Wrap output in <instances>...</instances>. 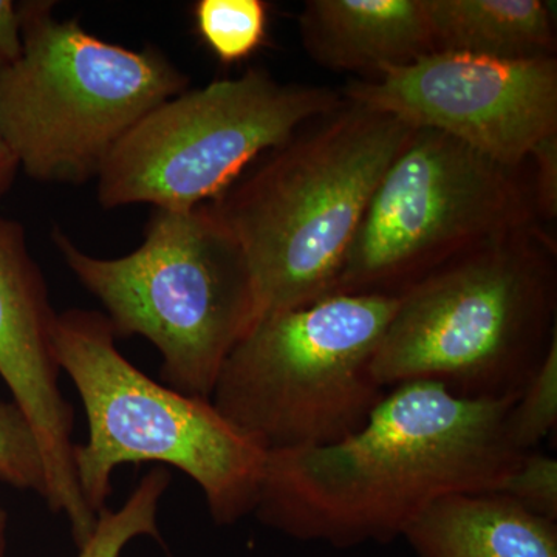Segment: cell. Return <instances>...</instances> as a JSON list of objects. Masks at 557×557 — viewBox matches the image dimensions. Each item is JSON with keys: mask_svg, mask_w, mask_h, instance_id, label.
<instances>
[{"mask_svg": "<svg viewBox=\"0 0 557 557\" xmlns=\"http://www.w3.org/2000/svg\"><path fill=\"white\" fill-rule=\"evenodd\" d=\"M557 424V338L553 339L525 387L515 399L507 417L509 443L519 453L539 449Z\"/></svg>", "mask_w": 557, "mask_h": 557, "instance_id": "17", "label": "cell"}, {"mask_svg": "<svg viewBox=\"0 0 557 557\" xmlns=\"http://www.w3.org/2000/svg\"><path fill=\"white\" fill-rule=\"evenodd\" d=\"M0 482L46 500L47 474L30 421L14 401L0 399Z\"/></svg>", "mask_w": 557, "mask_h": 557, "instance_id": "18", "label": "cell"}, {"mask_svg": "<svg viewBox=\"0 0 557 557\" xmlns=\"http://www.w3.org/2000/svg\"><path fill=\"white\" fill-rule=\"evenodd\" d=\"M403 537L417 557H557V522L498 493L442 498Z\"/></svg>", "mask_w": 557, "mask_h": 557, "instance_id": "13", "label": "cell"}, {"mask_svg": "<svg viewBox=\"0 0 557 557\" xmlns=\"http://www.w3.org/2000/svg\"><path fill=\"white\" fill-rule=\"evenodd\" d=\"M343 101L341 91L281 83L262 67L182 91L150 110L110 152L97 177L98 201L106 209L208 203Z\"/></svg>", "mask_w": 557, "mask_h": 557, "instance_id": "9", "label": "cell"}, {"mask_svg": "<svg viewBox=\"0 0 557 557\" xmlns=\"http://www.w3.org/2000/svg\"><path fill=\"white\" fill-rule=\"evenodd\" d=\"M299 35L317 64L368 79L437 51L424 0H309Z\"/></svg>", "mask_w": 557, "mask_h": 557, "instance_id": "12", "label": "cell"}, {"mask_svg": "<svg viewBox=\"0 0 557 557\" xmlns=\"http://www.w3.org/2000/svg\"><path fill=\"white\" fill-rule=\"evenodd\" d=\"M17 171H20V163L0 132V200L13 186Z\"/></svg>", "mask_w": 557, "mask_h": 557, "instance_id": "22", "label": "cell"}, {"mask_svg": "<svg viewBox=\"0 0 557 557\" xmlns=\"http://www.w3.org/2000/svg\"><path fill=\"white\" fill-rule=\"evenodd\" d=\"M531 189L541 223L557 218V134L539 141L531 150Z\"/></svg>", "mask_w": 557, "mask_h": 557, "instance_id": "20", "label": "cell"}, {"mask_svg": "<svg viewBox=\"0 0 557 557\" xmlns=\"http://www.w3.org/2000/svg\"><path fill=\"white\" fill-rule=\"evenodd\" d=\"M397 304L333 293L260 318L226 358L212 405L267 453L348 437L386 394L372 361Z\"/></svg>", "mask_w": 557, "mask_h": 557, "instance_id": "7", "label": "cell"}, {"mask_svg": "<svg viewBox=\"0 0 557 557\" xmlns=\"http://www.w3.org/2000/svg\"><path fill=\"white\" fill-rule=\"evenodd\" d=\"M536 228L523 166L413 129L373 193L335 293L399 296L469 249Z\"/></svg>", "mask_w": 557, "mask_h": 557, "instance_id": "8", "label": "cell"}, {"mask_svg": "<svg viewBox=\"0 0 557 557\" xmlns=\"http://www.w3.org/2000/svg\"><path fill=\"white\" fill-rule=\"evenodd\" d=\"M435 50L522 61L556 57L552 7L542 0H424Z\"/></svg>", "mask_w": 557, "mask_h": 557, "instance_id": "14", "label": "cell"}, {"mask_svg": "<svg viewBox=\"0 0 557 557\" xmlns=\"http://www.w3.org/2000/svg\"><path fill=\"white\" fill-rule=\"evenodd\" d=\"M51 240L100 300L116 338L148 339L166 386L211 399L226 358L258 319L244 249L211 203L153 208L143 244L121 258L91 256L60 228Z\"/></svg>", "mask_w": 557, "mask_h": 557, "instance_id": "5", "label": "cell"}, {"mask_svg": "<svg viewBox=\"0 0 557 557\" xmlns=\"http://www.w3.org/2000/svg\"><path fill=\"white\" fill-rule=\"evenodd\" d=\"M21 50V16L17 3L0 0V64L20 58Z\"/></svg>", "mask_w": 557, "mask_h": 557, "instance_id": "21", "label": "cell"}, {"mask_svg": "<svg viewBox=\"0 0 557 557\" xmlns=\"http://www.w3.org/2000/svg\"><path fill=\"white\" fill-rule=\"evenodd\" d=\"M20 58L0 64V132L20 170L39 183L97 180L124 135L189 89L157 47L132 50L60 20L54 3H17Z\"/></svg>", "mask_w": 557, "mask_h": 557, "instance_id": "6", "label": "cell"}, {"mask_svg": "<svg viewBox=\"0 0 557 557\" xmlns=\"http://www.w3.org/2000/svg\"><path fill=\"white\" fill-rule=\"evenodd\" d=\"M194 21L205 46L222 64L248 60L265 44L269 3L263 0H199Z\"/></svg>", "mask_w": 557, "mask_h": 557, "instance_id": "16", "label": "cell"}, {"mask_svg": "<svg viewBox=\"0 0 557 557\" xmlns=\"http://www.w3.org/2000/svg\"><path fill=\"white\" fill-rule=\"evenodd\" d=\"M9 552V512L0 498V557H7Z\"/></svg>", "mask_w": 557, "mask_h": 557, "instance_id": "23", "label": "cell"}, {"mask_svg": "<svg viewBox=\"0 0 557 557\" xmlns=\"http://www.w3.org/2000/svg\"><path fill=\"white\" fill-rule=\"evenodd\" d=\"M497 493L539 518L557 522L556 457L539 449L522 454Z\"/></svg>", "mask_w": 557, "mask_h": 557, "instance_id": "19", "label": "cell"}, {"mask_svg": "<svg viewBox=\"0 0 557 557\" xmlns=\"http://www.w3.org/2000/svg\"><path fill=\"white\" fill-rule=\"evenodd\" d=\"M412 132L344 98L208 201L244 249L256 322L335 293L373 193Z\"/></svg>", "mask_w": 557, "mask_h": 557, "instance_id": "2", "label": "cell"}, {"mask_svg": "<svg viewBox=\"0 0 557 557\" xmlns=\"http://www.w3.org/2000/svg\"><path fill=\"white\" fill-rule=\"evenodd\" d=\"M348 101L412 129L443 132L509 168L557 134V58L496 60L435 51L379 78L351 81Z\"/></svg>", "mask_w": 557, "mask_h": 557, "instance_id": "10", "label": "cell"}, {"mask_svg": "<svg viewBox=\"0 0 557 557\" xmlns=\"http://www.w3.org/2000/svg\"><path fill=\"white\" fill-rule=\"evenodd\" d=\"M170 483V469H150L119 509L106 508L98 515L94 531L78 547L76 557H121L135 539H159L160 502Z\"/></svg>", "mask_w": 557, "mask_h": 557, "instance_id": "15", "label": "cell"}, {"mask_svg": "<svg viewBox=\"0 0 557 557\" xmlns=\"http://www.w3.org/2000/svg\"><path fill=\"white\" fill-rule=\"evenodd\" d=\"M556 244L523 231L450 259L398 296L372 361L383 388L412 381L515 401L557 338Z\"/></svg>", "mask_w": 557, "mask_h": 557, "instance_id": "3", "label": "cell"}, {"mask_svg": "<svg viewBox=\"0 0 557 557\" xmlns=\"http://www.w3.org/2000/svg\"><path fill=\"white\" fill-rule=\"evenodd\" d=\"M57 319L24 226L0 214V379L38 438L47 505L69 520L73 541L81 547L98 516L87 507L73 467L75 412L60 386L53 339Z\"/></svg>", "mask_w": 557, "mask_h": 557, "instance_id": "11", "label": "cell"}, {"mask_svg": "<svg viewBox=\"0 0 557 557\" xmlns=\"http://www.w3.org/2000/svg\"><path fill=\"white\" fill-rule=\"evenodd\" d=\"M512 403L431 381L387 388L348 437L267 453L255 515L300 542L391 544L442 498L500 490L522 457L507 435Z\"/></svg>", "mask_w": 557, "mask_h": 557, "instance_id": "1", "label": "cell"}, {"mask_svg": "<svg viewBox=\"0 0 557 557\" xmlns=\"http://www.w3.org/2000/svg\"><path fill=\"white\" fill-rule=\"evenodd\" d=\"M58 364L78 392L87 440L76 443L73 467L87 507L100 515L123 465L178 469L197 483L218 525L255 515L267 450L215 409L211 399L182 394L150 379L116 346L104 313H58Z\"/></svg>", "mask_w": 557, "mask_h": 557, "instance_id": "4", "label": "cell"}]
</instances>
